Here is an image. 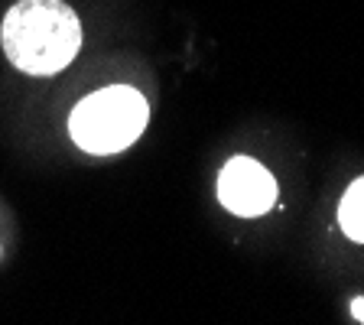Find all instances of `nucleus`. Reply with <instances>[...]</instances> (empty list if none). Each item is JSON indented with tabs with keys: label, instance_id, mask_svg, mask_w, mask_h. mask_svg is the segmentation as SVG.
<instances>
[{
	"label": "nucleus",
	"instance_id": "nucleus-1",
	"mask_svg": "<svg viewBox=\"0 0 364 325\" xmlns=\"http://www.w3.org/2000/svg\"><path fill=\"white\" fill-rule=\"evenodd\" d=\"M4 55L26 75H55L82 49V23L62 0H16L0 26Z\"/></svg>",
	"mask_w": 364,
	"mask_h": 325
},
{
	"label": "nucleus",
	"instance_id": "nucleus-2",
	"mask_svg": "<svg viewBox=\"0 0 364 325\" xmlns=\"http://www.w3.org/2000/svg\"><path fill=\"white\" fill-rule=\"evenodd\" d=\"M150 107L146 98L130 85H111L82 98L68 117V134L85 153L107 156L121 153L144 134Z\"/></svg>",
	"mask_w": 364,
	"mask_h": 325
},
{
	"label": "nucleus",
	"instance_id": "nucleus-3",
	"mask_svg": "<svg viewBox=\"0 0 364 325\" xmlns=\"http://www.w3.org/2000/svg\"><path fill=\"white\" fill-rule=\"evenodd\" d=\"M218 202L241 218H257L277 202V179L250 156H235L218 176Z\"/></svg>",
	"mask_w": 364,
	"mask_h": 325
},
{
	"label": "nucleus",
	"instance_id": "nucleus-4",
	"mask_svg": "<svg viewBox=\"0 0 364 325\" xmlns=\"http://www.w3.org/2000/svg\"><path fill=\"white\" fill-rule=\"evenodd\" d=\"M338 221H341V231H345L351 241L364 244V176L351 182L348 192L341 196Z\"/></svg>",
	"mask_w": 364,
	"mask_h": 325
},
{
	"label": "nucleus",
	"instance_id": "nucleus-5",
	"mask_svg": "<svg viewBox=\"0 0 364 325\" xmlns=\"http://www.w3.org/2000/svg\"><path fill=\"white\" fill-rule=\"evenodd\" d=\"M351 312H355V316L364 322V299H355V303H351Z\"/></svg>",
	"mask_w": 364,
	"mask_h": 325
}]
</instances>
